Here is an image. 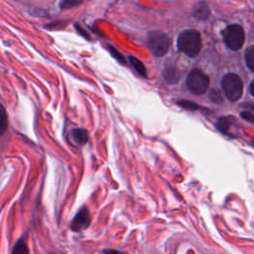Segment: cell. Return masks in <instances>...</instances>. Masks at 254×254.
I'll return each mask as SVG.
<instances>
[{
  "label": "cell",
  "instance_id": "cell-20",
  "mask_svg": "<svg viewBox=\"0 0 254 254\" xmlns=\"http://www.w3.org/2000/svg\"><path fill=\"white\" fill-rule=\"evenodd\" d=\"M103 254H125V253L118 250H114V249H105L103 250Z\"/></svg>",
  "mask_w": 254,
  "mask_h": 254
},
{
  "label": "cell",
  "instance_id": "cell-10",
  "mask_svg": "<svg viewBox=\"0 0 254 254\" xmlns=\"http://www.w3.org/2000/svg\"><path fill=\"white\" fill-rule=\"evenodd\" d=\"M8 129V116L4 106L0 103V135H3Z\"/></svg>",
  "mask_w": 254,
  "mask_h": 254
},
{
  "label": "cell",
  "instance_id": "cell-7",
  "mask_svg": "<svg viewBox=\"0 0 254 254\" xmlns=\"http://www.w3.org/2000/svg\"><path fill=\"white\" fill-rule=\"evenodd\" d=\"M72 141L76 144V145H84L87 140H88V133L86 130L81 129V128H76L73 129L70 133Z\"/></svg>",
  "mask_w": 254,
  "mask_h": 254
},
{
  "label": "cell",
  "instance_id": "cell-22",
  "mask_svg": "<svg viewBox=\"0 0 254 254\" xmlns=\"http://www.w3.org/2000/svg\"><path fill=\"white\" fill-rule=\"evenodd\" d=\"M250 92L254 96V80L250 83Z\"/></svg>",
  "mask_w": 254,
  "mask_h": 254
},
{
  "label": "cell",
  "instance_id": "cell-16",
  "mask_svg": "<svg viewBox=\"0 0 254 254\" xmlns=\"http://www.w3.org/2000/svg\"><path fill=\"white\" fill-rule=\"evenodd\" d=\"M178 104L183 107L184 109H187V110H190V111H193V110H196L198 109V105L191 102V101H188V100H181V101H178Z\"/></svg>",
  "mask_w": 254,
  "mask_h": 254
},
{
  "label": "cell",
  "instance_id": "cell-2",
  "mask_svg": "<svg viewBox=\"0 0 254 254\" xmlns=\"http://www.w3.org/2000/svg\"><path fill=\"white\" fill-rule=\"evenodd\" d=\"M221 85L226 97L230 101H236L242 96L243 83L237 74L232 72L225 74L222 78Z\"/></svg>",
  "mask_w": 254,
  "mask_h": 254
},
{
  "label": "cell",
  "instance_id": "cell-15",
  "mask_svg": "<svg viewBox=\"0 0 254 254\" xmlns=\"http://www.w3.org/2000/svg\"><path fill=\"white\" fill-rule=\"evenodd\" d=\"M83 0H62L60 3L61 9H69L81 4Z\"/></svg>",
  "mask_w": 254,
  "mask_h": 254
},
{
  "label": "cell",
  "instance_id": "cell-9",
  "mask_svg": "<svg viewBox=\"0 0 254 254\" xmlns=\"http://www.w3.org/2000/svg\"><path fill=\"white\" fill-rule=\"evenodd\" d=\"M163 75L165 77V79L169 82V83H176L178 82L179 78H180V73L178 71V69L174 66H168L165 68L164 72H163Z\"/></svg>",
  "mask_w": 254,
  "mask_h": 254
},
{
  "label": "cell",
  "instance_id": "cell-19",
  "mask_svg": "<svg viewBox=\"0 0 254 254\" xmlns=\"http://www.w3.org/2000/svg\"><path fill=\"white\" fill-rule=\"evenodd\" d=\"M241 117L243 118V119H245L246 121H248V122H250V123H254V115L251 113V112H249V111H244V112H241Z\"/></svg>",
  "mask_w": 254,
  "mask_h": 254
},
{
  "label": "cell",
  "instance_id": "cell-12",
  "mask_svg": "<svg viewBox=\"0 0 254 254\" xmlns=\"http://www.w3.org/2000/svg\"><path fill=\"white\" fill-rule=\"evenodd\" d=\"M12 254H29V248L24 239H19L12 250Z\"/></svg>",
  "mask_w": 254,
  "mask_h": 254
},
{
  "label": "cell",
  "instance_id": "cell-17",
  "mask_svg": "<svg viewBox=\"0 0 254 254\" xmlns=\"http://www.w3.org/2000/svg\"><path fill=\"white\" fill-rule=\"evenodd\" d=\"M108 50H109L110 54L115 58V60H117V61H118L119 63H121V64H126V60H125L124 56H123L121 53H119L114 47L108 46Z\"/></svg>",
  "mask_w": 254,
  "mask_h": 254
},
{
  "label": "cell",
  "instance_id": "cell-14",
  "mask_svg": "<svg viewBox=\"0 0 254 254\" xmlns=\"http://www.w3.org/2000/svg\"><path fill=\"white\" fill-rule=\"evenodd\" d=\"M245 61L248 67L254 72V46H251L246 50Z\"/></svg>",
  "mask_w": 254,
  "mask_h": 254
},
{
  "label": "cell",
  "instance_id": "cell-1",
  "mask_svg": "<svg viewBox=\"0 0 254 254\" xmlns=\"http://www.w3.org/2000/svg\"><path fill=\"white\" fill-rule=\"evenodd\" d=\"M178 48L189 57L196 56L201 49V38L198 32L187 30L178 39Z\"/></svg>",
  "mask_w": 254,
  "mask_h": 254
},
{
  "label": "cell",
  "instance_id": "cell-23",
  "mask_svg": "<svg viewBox=\"0 0 254 254\" xmlns=\"http://www.w3.org/2000/svg\"><path fill=\"white\" fill-rule=\"evenodd\" d=\"M252 144H253V145H254V139H253V141H252Z\"/></svg>",
  "mask_w": 254,
  "mask_h": 254
},
{
  "label": "cell",
  "instance_id": "cell-6",
  "mask_svg": "<svg viewBox=\"0 0 254 254\" xmlns=\"http://www.w3.org/2000/svg\"><path fill=\"white\" fill-rule=\"evenodd\" d=\"M90 213L86 206H82L74 215L70 223V229L72 231H82L90 225Z\"/></svg>",
  "mask_w": 254,
  "mask_h": 254
},
{
  "label": "cell",
  "instance_id": "cell-11",
  "mask_svg": "<svg viewBox=\"0 0 254 254\" xmlns=\"http://www.w3.org/2000/svg\"><path fill=\"white\" fill-rule=\"evenodd\" d=\"M233 122V118L231 116H227V117H220L217 121V128L222 132V133H227L231 123Z\"/></svg>",
  "mask_w": 254,
  "mask_h": 254
},
{
  "label": "cell",
  "instance_id": "cell-8",
  "mask_svg": "<svg viewBox=\"0 0 254 254\" xmlns=\"http://www.w3.org/2000/svg\"><path fill=\"white\" fill-rule=\"evenodd\" d=\"M193 16L199 20H205L210 14V10L205 3H199L192 12Z\"/></svg>",
  "mask_w": 254,
  "mask_h": 254
},
{
  "label": "cell",
  "instance_id": "cell-18",
  "mask_svg": "<svg viewBox=\"0 0 254 254\" xmlns=\"http://www.w3.org/2000/svg\"><path fill=\"white\" fill-rule=\"evenodd\" d=\"M209 98L213 101V102H221L222 101V97L221 94L217 91V90H212L209 94Z\"/></svg>",
  "mask_w": 254,
  "mask_h": 254
},
{
  "label": "cell",
  "instance_id": "cell-5",
  "mask_svg": "<svg viewBox=\"0 0 254 254\" xmlns=\"http://www.w3.org/2000/svg\"><path fill=\"white\" fill-rule=\"evenodd\" d=\"M209 84L208 76L199 69H193L187 78L188 88L195 94H201L206 91Z\"/></svg>",
  "mask_w": 254,
  "mask_h": 254
},
{
  "label": "cell",
  "instance_id": "cell-3",
  "mask_svg": "<svg viewBox=\"0 0 254 254\" xmlns=\"http://www.w3.org/2000/svg\"><path fill=\"white\" fill-rule=\"evenodd\" d=\"M170 38L161 31H153L148 36V46L152 54L156 57H162L167 54L170 48Z\"/></svg>",
  "mask_w": 254,
  "mask_h": 254
},
{
  "label": "cell",
  "instance_id": "cell-13",
  "mask_svg": "<svg viewBox=\"0 0 254 254\" xmlns=\"http://www.w3.org/2000/svg\"><path fill=\"white\" fill-rule=\"evenodd\" d=\"M129 61H130L131 64L134 66V68L136 69V71L139 74H141L142 76H147V70H146V67H145V65L143 64L142 62H140L135 57H129Z\"/></svg>",
  "mask_w": 254,
  "mask_h": 254
},
{
  "label": "cell",
  "instance_id": "cell-4",
  "mask_svg": "<svg viewBox=\"0 0 254 254\" xmlns=\"http://www.w3.org/2000/svg\"><path fill=\"white\" fill-rule=\"evenodd\" d=\"M223 37L225 44L231 50H239L243 44L245 39V34L243 28L238 24H233L228 26L224 32Z\"/></svg>",
  "mask_w": 254,
  "mask_h": 254
},
{
  "label": "cell",
  "instance_id": "cell-21",
  "mask_svg": "<svg viewBox=\"0 0 254 254\" xmlns=\"http://www.w3.org/2000/svg\"><path fill=\"white\" fill-rule=\"evenodd\" d=\"M75 27H76V30L83 36V37H85V38H88V34H86L84 31H82V29H81V27L80 26H78L77 24L75 25Z\"/></svg>",
  "mask_w": 254,
  "mask_h": 254
}]
</instances>
